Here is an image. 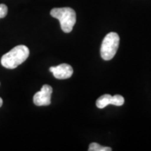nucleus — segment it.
Instances as JSON below:
<instances>
[{
	"label": "nucleus",
	"mask_w": 151,
	"mask_h": 151,
	"mask_svg": "<svg viewBox=\"0 0 151 151\" xmlns=\"http://www.w3.org/2000/svg\"><path fill=\"white\" fill-rule=\"evenodd\" d=\"M29 55V50L25 45H17L1 58V64L7 69H15L24 63Z\"/></svg>",
	"instance_id": "f257e3e1"
},
{
	"label": "nucleus",
	"mask_w": 151,
	"mask_h": 151,
	"mask_svg": "<svg viewBox=\"0 0 151 151\" xmlns=\"http://www.w3.org/2000/svg\"><path fill=\"white\" fill-rule=\"evenodd\" d=\"M50 15L59 19L61 29L65 33L72 31L76 22V14L75 10L69 7L55 8L50 11Z\"/></svg>",
	"instance_id": "f03ea898"
},
{
	"label": "nucleus",
	"mask_w": 151,
	"mask_h": 151,
	"mask_svg": "<svg viewBox=\"0 0 151 151\" xmlns=\"http://www.w3.org/2000/svg\"><path fill=\"white\" fill-rule=\"evenodd\" d=\"M119 35L115 32H110L104 37L100 49L101 57L104 60H110L116 55L119 45Z\"/></svg>",
	"instance_id": "7ed1b4c3"
},
{
	"label": "nucleus",
	"mask_w": 151,
	"mask_h": 151,
	"mask_svg": "<svg viewBox=\"0 0 151 151\" xmlns=\"http://www.w3.org/2000/svg\"><path fill=\"white\" fill-rule=\"evenodd\" d=\"M53 92L52 87L50 85H44L41 87L40 92H36L34 97H33V102L34 103L39 106H49L51 103V94Z\"/></svg>",
	"instance_id": "20e7f679"
},
{
	"label": "nucleus",
	"mask_w": 151,
	"mask_h": 151,
	"mask_svg": "<svg viewBox=\"0 0 151 151\" xmlns=\"http://www.w3.org/2000/svg\"><path fill=\"white\" fill-rule=\"evenodd\" d=\"M124 103V98L121 95H115L111 96L109 94H104L99 97L96 102V106L97 108L102 109L107 107L109 104L115 105V106H122Z\"/></svg>",
	"instance_id": "39448f33"
},
{
	"label": "nucleus",
	"mask_w": 151,
	"mask_h": 151,
	"mask_svg": "<svg viewBox=\"0 0 151 151\" xmlns=\"http://www.w3.org/2000/svg\"><path fill=\"white\" fill-rule=\"evenodd\" d=\"M50 71L52 72V74L56 79L59 80H65L68 79L73 74V68L71 65L68 64H60L57 66H51L50 68Z\"/></svg>",
	"instance_id": "423d86ee"
},
{
	"label": "nucleus",
	"mask_w": 151,
	"mask_h": 151,
	"mask_svg": "<svg viewBox=\"0 0 151 151\" xmlns=\"http://www.w3.org/2000/svg\"><path fill=\"white\" fill-rule=\"evenodd\" d=\"M89 151H111L112 149L110 147H104L100 145L97 143H92L88 147Z\"/></svg>",
	"instance_id": "0eeeda50"
},
{
	"label": "nucleus",
	"mask_w": 151,
	"mask_h": 151,
	"mask_svg": "<svg viewBox=\"0 0 151 151\" xmlns=\"http://www.w3.org/2000/svg\"><path fill=\"white\" fill-rule=\"evenodd\" d=\"M7 14H8V7L4 4H0V19L4 18L7 15Z\"/></svg>",
	"instance_id": "6e6552de"
},
{
	"label": "nucleus",
	"mask_w": 151,
	"mask_h": 151,
	"mask_svg": "<svg viewBox=\"0 0 151 151\" xmlns=\"http://www.w3.org/2000/svg\"><path fill=\"white\" fill-rule=\"evenodd\" d=\"M2 105H3V99L0 97V108L2 107Z\"/></svg>",
	"instance_id": "1a4fd4ad"
}]
</instances>
